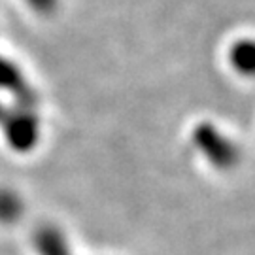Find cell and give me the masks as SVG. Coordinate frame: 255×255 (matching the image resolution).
Instances as JSON below:
<instances>
[{"label": "cell", "instance_id": "obj_1", "mask_svg": "<svg viewBox=\"0 0 255 255\" xmlns=\"http://www.w3.org/2000/svg\"><path fill=\"white\" fill-rule=\"evenodd\" d=\"M34 8H38L40 11H49V8H53L55 0H28Z\"/></svg>", "mask_w": 255, "mask_h": 255}]
</instances>
